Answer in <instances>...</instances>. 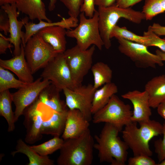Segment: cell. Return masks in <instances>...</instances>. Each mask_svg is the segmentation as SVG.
<instances>
[{
    "instance_id": "1",
    "label": "cell",
    "mask_w": 165,
    "mask_h": 165,
    "mask_svg": "<svg viewBox=\"0 0 165 165\" xmlns=\"http://www.w3.org/2000/svg\"><path fill=\"white\" fill-rule=\"evenodd\" d=\"M121 131L113 125L105 123L100 134L95 135L94 148L98 152L100 163L111 165H125L127 160L129 148L118 136Z\"/></svg>"
},
{
    "instance_id": "2",
    "label": "cell",
    "mask_w": 165,
    "mask_h": 165,
    "mask_svg": "<svg viewBox=\"0 0 165 165\" xmlns=\"http://www.w3.org/2000/svg\"><path fill=\"white\" fill-rule=\"evenodd\" d=\"M132 122L122 131L123 141L132 151L134 156L144 155L151 156L152 152L149 142L154 137L163 134V124L150 119L139 123Z\"/></svg>"
},
{
    "instance_id": "3",
    "label": "cell",
    "mask_w": 165,
    "mask_h": 165,
    "mask_svg": "<svg viewBox=\"0 0 165 165\" xmlns=\"http://www.w3.org/2000/svg\"><path fill=\"white\" fill-rule=\"evenodd\" d=\"M64 140L57 160V165L92 164L94 143L89 129L78 137Z\"/></svg>"
},
{
    "instance_id": "4",
    "label": "cell",
    "mask_w": 165,
    "mask_h": 165,
    "mask_svg": "<svg viewBox=\"0 0 165 165\" xmlns=\"http://www.w3.org/2000/svg\"><path fill=\"white\" fill-rule=\"evenodd\" d=\"M97 11L99 32L104 46L107 49L111 46L110 34L119 19L123 18L136 24H139L145 19L142 12L135 10L130 7L120 8L116 4L107 7L98 6Z\"/></svg>"
},
{
    "instance_id": "5",
    "label": "cell",
    "mask_w": 165,
    "mask_h": 165,
    "mask_svg": "<svg viewBox=\"0 0 165 165\" xmlns=\"http://www.w3.org/2000/svg\"><path fill=\"white\" fill-rule=\"evenodd\" d=\"M79 16V24L74 29H68L66 36L75 38L77 45L82 50H86L91 45H95L101 50L104 44L99 29L97 11L96 10L91 18H87L83 12Z\"/></svg>"
},
{
    "instance_id": "6",
    "label": "cell",
    "mask_w": 165,
    "mask_h": 165,
    "mask_svg": "<svg viewBox=\"0 0 165 165\" xmlns=\"http://www.w3.org/2000/svg\"><path fill=\"white\" fill-rule=\"evenodd\" d=\"M93 115L94 123H109L121 131L124 126L132 122L133 111L129 105L125 103L114 94L104 107Z\"/></svg>"
},
{
    "instance_id": "7",
    "label": "cell",
    "mask_w": 165,
    "mask_h": 165,
    "mask_svg": "<svg viewBox=\"0 0 165 165\" xmlns=\"http://www.w3.org/2000/svg\"><path fill=\"white\" fill-rule=\"evenodd\" d=\"M24 51L25 58L33 74L44 68L58 54L37 33L28 40Z\"/></svg>"
},
{
    "instance_id": "8",
    "label": "cell",
    "mask_w": 165,
    "mask_h": 165,
    "mask_svg": "<svg viewBox=\"0 0 165 165\" xmlns=\"http://www.w3.org/2000/svg\"><path fill=\"white\" fill-rule=\"evenodd\" d=\"M95 46L83 50L77 45L66 50L63 53L66 62L77 86L82 85L84 77L92 66L93 56Z\"/></svg>"
},
{
    "instance_id": "9",
    "label": "cell",
    "mask_w": 165,
    "mask_h": 165,
    "mask_svg": "<svg viewBox=\"0 0 165 165\" xmlns=\"http://www.w3.org/2000/svg\"><path fill=\"white\" fill-rule=\"evenodd\" d=\"M120 52L129 58L139 68H156V66L164 65L161 58L156 54L150 52L146 46L121 38H116Z\"/></svg>"
},
{
    "instance_id": "10",
    "label": "cell",
    "mask_w": 165,
    "mask_h": 165,
    "mask_svg": "<svg viewBox=\"0 0 165 165\" xmlns=\"http://www.w3.org/2000/svg\"><path fill=\"white\" fill-rule=\"evenodd\" d=\"M40 77L50 81L61 91L64 88L73 90L76 86L63 53H59L43 68Z\"/></svg>"
},
{
    "instance_id": "11",
    "label": "cell",
    "mask_w": 165,
    "mask_h": 165,
    "mask_svg": "<svg viewBox=\"0 0 165 165\" xmlns=\"http://www.w3.org/2000/svg\"><path fill=\"white\" fill-rule=\"evenodd\" d=\"M49 107L37 99L24 110V124L26 129L25 142L33 144L41 139V129Z\"/></svg>"
},
{
    "instance_id": "12",
    "label": "cell",
    "mask_w": 165,
    "mask_h": 165,
    "mask_svg": "<svg viewBox=\"0 0 165 165\" xmlns=\"http://www.w3.org/2000/svg\"><path fill=\"white\" fill-rule=\"evenodd\" d=\"M96 90L91 84H82L73 90L64 88L65 103L68 108L79 110L89 121H90L93 115L91 111L92 103Z\"/></svg>"
},
{
    "instance_id": "13",
    "label": "cell",
    "mask_w": 165,
    "mask_h": 165,
    "mask_svg": "<svg viewBox=\"0 0 165 165\" xmlns=\"http://www.w3.org/2000/svg\"><path fill=\"white\" fill-rule=\"evenodd\" d=\"M51 83L50 81L43 79L40 77L26 86L11 93L13 102L15 107L14 112L15 122L23 115L26 108L32 104L41 92Z\"/></svg>"
},
{
    "instance_id": "14",
    "label": "cell",
    "mask_w": 165,
    "mask_h": 165,
    "mask_svg": "<svg viewBox=\"0 0 165 165\" xmlns=\"http://www.w3.org/2000/svg\"><path fill=\"white\" fill-rule=\"evenodd\" d=\"M1 9L7 13L9 19L10 37L7 38L13 45L14 55H18L21 52V38L24 32L21 29L23 26L28 22L29 19L26 16L21 20H18L20 12L17 9L15 3L3 5L1 6Z\"/></svg>"
},
{
    "instance_id": "15",
    "label": "cell",
    "mask_w": 165,
    "mask_h": 165,
    "mask_svg": "<svg viewBox=\"0 0 165 165\" xmlns=\"http://www.w3.org/2000/svg\"><path fill=\"white\" fill-rule=\"evenodd\" d=\"M122 97L130 100L133 106L131 121L139 123L150 119L152 111L148 93L145 90L130 91L121 95Z\"/></svg>"
},
{
    "instance_id": "16",
    "label": "cell",
    "mask_w": 165,
    "mask_h": 165,
    "mask_svg": "<svg viewBox=\"0 0 165 165\" xmlns=\"http://www.w3.org/2000/svg\"><path fill=\"white\" fill-rule=\"evenodd\" d=\"M0 66L15 74L19 79L26 83L33 82L34 78L25 58L24 47L21 43L20 55L8 60L0 59Z\"/></svg>"
},
{
    "instance_id": "17",
    "label": "cell",
    "mask_w": 165,
    "mask_h": 165,
    "mask_svg": "<svg viewBox=\"0 0 165 165\" xmlns=\"http://www.w3.org/2000/svg\"><path fill=\"white\" fill-rule=\"evenodd\" d=\"M89 122L79 110L68 109L61 138L65 140L80 136L89 129Z\"/></svg>"
},
{
    "instance_id": "18",
    "label": "cell",
    "mask_w": 165,
    "mask_h": 165,
    "mask_svg": "<svg viewBox=\"0 0 165 165\" xmlns=\"http://www.w3.org/2000/svg\"><path fill=\"white\" fill-rule=\"evenodd\" d=\"M66 32L65 28L63 27L54 26L42 28L37 33L59 53H63L66 50Z\"/></svg>"
},
{
    "instance_id": "19",
    "label": "cell",
    "mask_w": 165,
    "mask_h": 165,
    "mask_svg": "<svg viewBox=\"0 0 165 165\" xmlns=\"http://www.w3.org/2000/svg\"><path fill=\"white\" fill-rule=\"evenodd\" d=\"M42 20H39L37 24L28 22L24 25L25 32H24L21 38L22 43L24 47L29 39L42 28L49 26H58L68 30H71V28H75L78 26L79 21L77 18L70 16L68 18H63L61 21L56 22H49Z\"/></svg>"
},
{
    "instance_id": "20",
    "label": "cell",
    "mask_w": 165,
    "mask_h": 165,
    "mask_svg": "<svg viewBox=\"0 0 165 165\" xmlns=\"http://www.w3.org/2000/svg\"><path fill=\"white\" fill-rule=\"evenodd\" d=\"M68 109L62 112L53 110L48 118H46L44 120L41 129V134L58 137L62 134L64 129Z\"/></svg>"
},
{
    "instance_id": "21",
    "label": "cell",
    "mask_w": 165,
    "mask_h": 165,
    "mask_svg": "<svg viewBox=\"0 0 165 165\" xmlns=\"http://www.w3.org/2000/svg\"><path fill=\"white\" fill-rule=\"evenodd\" d=\"M145 90L148 93L150 106L156 108L165 101V75L154 77L147 82Z\"/></svg>"
},
{
    "instance_id": "22",
    "label": "cell",
    "mask_w": 165,
    "mask_h": 165,
    "mask_svg": "<svg viewBox=\"0 0 165 165\" xmlns=\"http://www.w3.org/2000/svg\"><path fill=\"white\" fill-rule=\"evenodd\" d=\"M15 3L18 10L30 19L52 22L46 16L45 6L42 0H17Z\"/></svg>"
},
{
    "instance_id": "23",
    "label": "cell",
    "mask_w": 165,
    "mask_h": 165,
    "mask_svg": "<svg viewBox=\"0 0 165 165\" xmlns=\"http://www.w3.org/2000/svg\"><path fill=\"white\" fill-rule=\"evenodd\" d=\"M61 91L51 83L40 93L38 99L39 101L53 110L62 112L68 109L66 103L61 99Z\"/></svg>"
},
{
    "instance_id": "24",
    "label": "cell",
    "mask_w": 165,
    "mask_h": 165,
    "mask_svg": "<svg viewBox=\"0 0 165 165\" xmlns=\"http://www.w3.org/2000/svg\"><path fill=\"white\" fill-rule=\"evenodd\" d=\"M118 91L117 86L111 82L103 85L99 89H96L93 97L91 109L93 115L104 107L112 97Z\"/></svg>"
},
{
    "instance_id": "25",
    "label": "cell",
    "mask_w": 165,
    "mask_h": 165,
    "mask_svg": "<svg viewBox=\"0 0 165 165\" xmlns=\"http://www.w3.org/2000/svg\"><path fill=\"white\" fill-rule=\"evenodd\" d=\"M22 153L26 155L28 158L29 162L28 165H53V160L50 159L48 156L40 155L21 139L17 141L16 150L11 152V155L14 156L17 153Z\"/></svg>"
},
{
    "instance_id": "26",
    "label": "cell",
    "mask_w": 165,
    "mask_h": 165,
    "mask_svg": "<svg viewBox=\"0 0 165 165\" xmlns=\"http://www.w3.org/2000/svg\"><path fill=\"white\" fill-rule=\"evenodd\" d=\"M12 94L9 90L0 92V115L6 120L9 132L13 131L15 128L14 113L12 107Z\"/></svg>"
},
{
    "instance_id": "27",
    "label": "cell",
    "mask_w": 165,
    "mask_h": 165,
    "mask_svg": "<svg viewBox=\"0 0 165 165\" xmlns=\"http://www.w3.org/2000/svg\"><path fill=\"white\" fill-rule=\"evenodd\" d=\"M91 70L94 76L93 86L95 89L112 82V71L107 64L102 62H97L92 65Z\"/></svg>"
},
{
    "instance_id": "28",
    "label": "cell",
    "mask_w": 165,
    "mask_h": 165,
    "mask_svg": "<svg viewBox=\"0 0 165 165\" xmlns=\"http://www.w3.org/2000/svg\"><path fill=\"white\" fill-rule=\"evenodd\" d=\"M121 38L127 40L141 44L147 47L149 46L150 39L147 36H140L128 30L125 27H120L116 25L111 32L110 38Z\"/></svg>"
},
{
    "instance_id": "29",
    "label": "cell",
    "mask_w": 165,
    "mask_h": 165,
    "mask_svg": "<svg viewBox=\"0 0 165 165\" xmlns=\"http://www.w3.org/2000/svg\"><path fill=\"white\" fill-rule=\"evenodd\" d=\"M29 84L17 79L9 71L0 66V92L11 88L19 89Z\"/></svg>"
},
{
    "instance_id": "30",
    "label": "cell",
    "mask_w": 165,
    "mask_h": 165,
    "mask_svg": "<svg viewBox=\"0 0 165 165\" xmlns=\"http://www.w3.org/2000/svg\"><path fill=\"white\" fill-rule=\"evenodd\" d=\"M64 140L58 137H54L42 144L31 146V148L39 155L46 156L60 149Z\"/></svg>"
},
{
    "instance_id": "31",
    "label": "cell",
    "mask_w": 165,
    "mask_h": 165,
    "mask_svg": "<svg viewBox=\"0 0 165 165\" xmlns=\"http://www.w3.org/2000/svg\"><path fill=\"white\" fill-rule=\"evenodd\" d=\"M165 11V0H145L142 12L147 20Z\"/></svg>"
},
{
    "instance_id": "32",
    "label": "cell",
    "mask_w": 165,
    "mask_h": 165,
    "mask_svg": "<svg viewBox=\"0 0 165 165\" xmlns=\"http://www.w3.org/2000/svg\"><path fill=\"white\" fill-rule=\"evenodd\" d=\"M68 9L70 17L77 18L80 13V9L83 0H60Z\"/></svg>"
},
{
    "instance_id": "33",
    "label": "cell",
    "mask_w": 165,
    "mask_h": 165,
    "mask_svg": "<svg viewBox=\"0 0 165 165\" xmlns=\"http://www.w3.org/2000/svg\"><path fill=\"white\" fill-rule=\"evenodd\" d=\"M143 35L148 37L150 39L149 46L157 47L165 52V39L160 38L151 30L149 26L147 31L144 32Z\"/></svg>"
},
{
    "instance_id": "34",
    "label": "cell",
    "mask_w": 165,
    "mask_h": 165,
    "mask_svg": "<svg viewBox=\"0 0 165 165\" xmlns=\"http://www.w3.org/2000/svg\"><path fill=\"white\" fill-rule=\"evenodd\" d=\"M128 165H156L155 161L150 156L144 155L134 156L129 158Z\"/></svg>"
},
{
    "instance_id": "35",
    "label": "cell",
    "mask_w": 165,
    "mask_h": 165,
    "mask_svg": "<svg viewBox=\"0 0 165 165\" xmlns=\"http://www.w3.org/2000/svg\"><path fill=\"white\" fill-rule=\"evenodd\" d=\"M163 124V138L156 140L154 143L155 152L157 154L159 163L165 158V122Z\"/></svg>"
},
{
    "instance_id": "36",
    "label": "cell",
    "mask_w": 165,
    "mask_h": 165,
    "mask_svg": "<svg viewBox=\"0 0 165 165\" xmlns=\"http://www.w3.org/2000/svg\"><path fill=\"white\" fill-rule=\"evenodd\" d=\"M95 0H83L80 9V12L84 13L86 17H92L96 11L94 6Z\"/></svg>"
},
{
    "instance_id": "37",
    "label": "cell",
    "mask_w": 165,
    "mask_h": 165,
    "mask_svg": "<svg viewBox=\"0 0 165 165\" xmlns=\"http://www.w3.org/2000/svg\"><path fill=\"white\" fill-rule=\"evenodd\" d=\"M9 21L7 13L2 9L0 11V30L7 35L9 30Z\"/></svg>"
},
{
    "instance_id": "38",
    "label": "cell",
    "mask_w": 165,
    "mask_h": 165,
    "mask_svg": "<svg viewBox=\"0 0 165 165\" xmlns=\"http://www.w3.org/2000/svg\"><path fill=\"white\" fill-rule=\"evenodd\" d=\"M14 47L8 39L7 38L4 36L1 33L0 34V54H3L6 53V51L8 49H10L11 48Z\"/></svg>"
},
{
    "instance_id": "39",
    "label": "cell",
    "mask_w": 165,
    "mask_h": 165,
    "mask_svg": "<svg viewBox=\"0 0 165 165\" xmlns=\"http://www.w3.org/2000/svg\"><path fill=\"white\" fill-rule=\"evenodd\" d=\"M143 0H116V5L123 8L130 7Z\"/></svg>"
},
{
    "instance_id": "40",
    "label": "cell",
    "mask_w": 165,
    "mask_h": 165,
    "mask_svg": "<svg viewBox=\"0 0 165 165\" xmlns=\"http://www.w3.org/2000/svg\"><path fill=\"white\" fill-rule=\"evenodd\" d=\"M149 26L151 30L159 36L165 35V26L157 23H153L152 25Z\"/></svg>"
},
{
    "instance_id": "41",
    "label": "cell",
    "mask_w": 165,
    "mask_h": 165,
    "mask_svg": "<svg viewBox=\"0 0 165 165\" xmlns=\"http://www.w3.org/2000/svg\"><path fill=\"white\" fill-rule=\"evenodd\" d=\"M116 0H95V5L98 6L107 7L114 4Z\"/></svg>"
},
{
    "instance_id": "42",
    "label": "cell",
    "mask_w": 165,
    "mask_h": 165,
    "mask_svg": "<svg viewBox=\"0 0 165 165\" xmlns=\"http://www.w3.org/2000/svg\"><path fill=\"white\" fill-rule=\"evenodd\" d=\"M156 108L158 114L165 120V101L160 104Z\"/></svg>"
},
{
    "instance_id": "43",
    "label": "cell",
    "mask_w": 165,
    "mask_h": 165,
    "mask_svg": "<svg viewBox=\"0 0 165 165\" xmlns=\"http://www.w3.org/2000/svg\"><path fill=\"white\" fill-rule=\"evenodd\" d=\"M48 9L50 11H53L55 9L57 0H49Z\"/></svg>"
},
{
    "instance_id": "44",
    "label": "cell",
    "mask_w": 165,
    "mask_h": 165,
    "mask_svg": "<svg viewBox=\"0 0 165 165\" xmlns=\"http://www.w3.org/2000/svg\"><path fill=\"white\" fill-rule=\"evenodd\" d=\"M156 54L161 58L163 61H165V52L160 50L157 49L156 50Z\"/></svg>"
},
{
    "instance_id": "45",
    "label": "cell",
    "mask_w": 165,
    "mask_h": 165,
    "mask_svg": "<svg viewBox=\"0 0 165 165\" xmlns=\"http://www.w3.org/2000/svg\"><path fill=\"white\" fill-rule=\"evenodd\" d=\"M17 0H0V6L7 4L16 3Z\"/></svg>"
},
{
    "instance_id": "46",
    "label": "cell",
    "mask_w": 165,
    "mask_h": 165,
    "mask_svg": "<svg viewBox=\"0 0 165 165\" xmlns=\"http://www.w3.org/2000/svg\"><path fill=\"white\" fill-rule=\"evenodd\" d=\"M157 165H165V158L162 161L159 163Z\"/></svg>"
}]
</instances>
